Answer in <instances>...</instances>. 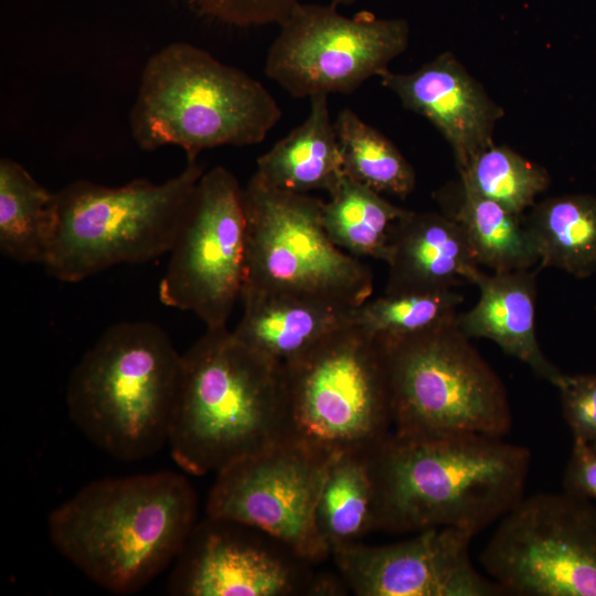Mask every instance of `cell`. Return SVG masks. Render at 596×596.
Masks as SVG:
<instances>
[{"label": "cell", "instance_id": "obj_28", "mask_svg": "<svg viewBox=\"0 0 596 596\" xmlns=\"http://www.w3.org/2000/svg\"><path fill=\"white\" fill-rule=\"evenodd\" d=\"M462 301L455 289L384 292L355 309L354 323L377 339L401 338L454 319Z\"/></svg>", "mask_w": 596, "mask_h": 596}, {"label": "cell", "instance_id": "obj_27", "mask_svg": "<svg viewBox=\"0 0 596 596\" xmlns=\"http://www.w3.org/2000/svg\"><path fill=\"white\" fill-rule=\"evenodd\" d=\"M459 172L462 183L517 214L533 206L550 183L542 167L494 143L478 152Z\"/></svg>", "mask_w": 596, "mask_h": 596}, {"label": "cell", "instance_id": "obj_31", "mask_svg": "<svg viewBox=\"0 0 596 596\" xmlns=\"http://www.w3.org/2000/svg\"><path fill=\"white\" fill-rule=\"evenodd\" d=\"M563 491L596 500V446L573 440L571 456L563 475Z\"/></svg>", "mask_w": 596, "mask_h": 596}, {"label": "cell", "instance_id": "obj_17", "mask_svg": "<svg viewBox=\"0 0 596 596\" xmlns=\"http://www.w3.org/2000/svg\"><path fill=\"white\" fill-rule=\"evenodd\" d=\"M385 294L476 284L482 273L459 224L444 213L407 210L391 231Z\"/></svg>", "mask_w": 596, "mask_h": 596}, {"label": "cell", "instance_id": "obj_26", "mask_svg": "<svg viewBox=\"0 0 596 596\" xmlns=\"http://www.w3.org/2000/svg\"><path fill=\"white\" fill-rule=\"evenodd\" d=\"M334 127L347 178L380 194L405 199L413 192L414 169L387 137L349 107L338 113Z\"/></svg>", "mask_w": 596, "mask_h": 596}, {"label": "cell", "instance_id": "obj_2", "mask_svg": "<svg viewBox=\"0 0 596 596\" xmlns=\"http://www.w3.org/2000/svg\"><path fill=\"white\" fill-rule=\"evenodd\" d=\"M190 481L170 470L104 478L47 518L56 551L99 587L139 592L180 554L196 524Z\"/></svg>", "mask_w": 596, "mask_h": 596}, {"label": "cell", "instance_id": "obj_4", "mask_svg": "<svg viewBox=\"0 0 596 596\" xmlns=\"http://www.w3.org/2000/svg\"><path fill=\"white\" fill-rule=\"evenodd\" d=\"M182 354L159 326L108 327L74 368L66 405L74 425L123 461L152 456L169 440Z\"/></svg>", "mask_w": 596, "mask_h": 596}, {"label": "cell", "instance_id": "obj_12", "mask_svg": "<svg viewBox=\"0 0 596 596\" xmlns=\"http://www.w3.org/2000/svg\"><path fill=\"white\" fill-rule=\"evenodd\" d=\"M159 299L193 312L206 329L226 327L245 281L243 189L224 167L204 171L170 251Z\"/></svg>", "mask_w": 596, "mask_h": 596}, {"label": "cell", "instance_id": "obj_16", "mask_svg": "<svg viewBox=\"0 0 596 596\" xmlns=\"http://www.w3.org/2000/svg\"><path fill=\"white\" fill-rule=\"evenodd\" d=\"M402 105L428 119L450 145L458 169L493 143L492 132L502 109L485 93L450 53L411 73L380 76Z\"/></svg>", "mask_w": 596, "mask_h": 596}, {"label": "cell", "instance_id": "obj_5", "mask_svg": "<svg viewBox=\"0 0 596 596\" xmlns=\"http://www.w3.org/2000/svg\"><path fill=\"white\" fill-rule=\"evenodd\" d=\"M280 119L259 81L202 47L173 42L145 64L129 126L140 149L175 146L198 160L207 149L257 145Z\"/></svg>", "mask_w": 596, "mask_h": 596}, {"label": "cell", "instance_id": "obj_1", "mask_svg": "<svg viewBox=\"0 0 596 596\" xmlns=\"http://www.w3.org/2000/svg\"><path fill=\"white\" fill-rule=\"evenodd\" d=\"M376 531L453 526L475 536L523 497L531 453L503 437L392 434L370 455Z\"/></svg>", "mask_w": 596, "mask_h": 596}, {"label": "cell", "instance_id": "obj_18", "mask_svg": "<svg viewBox=\"0 0 596 596\" xmlns=\"http://www.w3.org/2000/svg\"><path fill=\"white\" fill-rule=\"evenodd\" d=\"M234 336L279 364L299 358L332 332L354 323L358 307L284 292L245 291Z\"/></svg>", "mask_w": 596, "mask_h": 596}, {"label": "cell", "instance_id": "obj_11", "mask_svg": "<svg viewBox=\"0 0 596 596\" xmlns=\"http://www.w3.org/2000/svg\"><path fill=\"white\" fill-rule=\"evenodd\" d=\"M408 40L403 19H380L368 11L349 18L332 3L300 2L279 24L265 74L295 98L352 94L387 71Z\"/></svg>", "mask_w": 596, "mask_h": 596}, {"label": "cell", "instance_id": "obj_30", "mask_svg": "<svg viewBox=\"0 0 596 596\" xmlns=\"http://www.w3.org/2000/svg\"><path fill=\"white\" fill-rule=\"evenodd\" d=\"M201 14L240 26L280 24L301 0H188Z\"/></svg>", "mask_w": 596, "mask_h": 596}, {"label": "cell", "instance_id": "obj_15", "mask_svg": "<svg viewBox=\"0 0 596 596\" xmlns=\"http://www.w3.org/2000/svg\"><path fill=\"white\" fill-rule=\"evenodd\" d=\"M475 535L441 526L408 540L334 550L331 557L348 589L358 596H501L502 588L470 558Z\"/></svg>", "mask_w": 596, "mask_h": 596}, {"label": "cell", "instance_id": "obj_29", "mask_svg": "<svg viewBox=\"0 0 596 596\" xmlns=\"http://www.w3.org/2000/svg\"><path fill=\"white\" fill-rule=\"evenodd\" d=\"M554 386L573 440L596 446V374L562 373Z\"/></svg>", "mask_w": 596, "mask_h": 596}, {"label": "cell", "instance_id": "obj_14", "mask_svg": "<svg viewBox=\"0 0 596 596\" xmlns=\"http://www.w3.org/2000/svg\"><path fill=\"white\" fill-rule=\"evenodd\" d=\"M266 532L206 515L174 561L168 592L177 596L334 595L339 579Z\"/></svg>", "mask_w": 596, "mask_h": 596}, {"label": "cell", "instance_id": "obj_3", "mask_svg": "<svg viewBox=\"0 0 596 596\" xmlns=\"http://www.w3.org/2000/svg\"><path fill=\"white\" fill-rule=\"evenodd\" d=\"M286 403L283 364L227 327L206 329L182 354L171 456L188 473H216L287 439Z\"/></svg>", "mask_w": 596, "mask_h": 596}, {"label": "cell", "instance_id": "obj_8", "mask_svg": "<svg viewBox=\"0 0 596 596\" xmlns=\"http://www.w3.org/2000/svg\"><path fill=\"white\" fill-rule=\"evenodd\" d=\"M456 318L409 336L376 338L386 359L394 433L503 437L511 429L504 384Z\"/></svg>", "mask_w": 596, "mask_h": 596}, {"label": "cell", "instance_id": "obj_10", "mask_svg": "<svg viewBox=\"0 0 596 596\" xmlns=\"http://www.w3.org/2000/svg\"><path fill=\"white\" fill-rule=\"evenodd\" d=\"M480 562L504 595L596 596V505L565 491L523 497Z\"/></svg>", "mask_w": 596, "mask_h": 596}, {"label": "cell", "instance_id": "obj_21", "mask_svg": "<svg viewBox=\"0 0 596 596\" xmlns=\"http://www.w3.org/2000/svg\"><path fill=\"white\" fill-rule=\"evenodd\" d=\"M58 223L57 194L19 162L0 160V249L21 264L44 265Z\"/></svg>", "mask_w": 596, "mask_h": 596}, {"label": "cell", "instance_id": "obj_7", "mask_svg": "<svg viewBox=\"0 0 596 596\" xmlns=\"http://www.w3.org/2000/svg\"><path fill=\"white\" fill-rule=\"evenodd\" d=\"M287 439L333 456L371 453L393 432L380 341L356 323L284 365Z\"/></svg>", "mask_w": 596, "mask_h": 596}, {"label": "cell", "instance_id": "obj_6", "mask_svg": "<svg viewBox=\"0 0 596 596\" xmlns=\"http://www.w3.org/2000/svg\"><path fill=\"white\" fill-rule=\"evenodd\" d=\"M187 161L181 172L161 183L136 179L106 187L79 180L56 192L58 223L46 272L77 283L118 264L170 253L205 171L199 159Z\"/></svg>", "mask_w": 596, "mask_h": 596}, {"label": "cell", "instance_id": "obj_20", "mask_svg": "<svg viewBox=\"0 0 596 596\" xmlns=\"http://www.w3.org/2000/svg\"><path fill=\"white\" fill-rule=\"evenodd\" d=\"M309 100L306 119L257 159L255 173L280 190H323L329 194L345 177L341 150L328 95H315Z\"/></svg>", "mask_w": 596, "mask_h": 596}, {"label": "cell", "instance_id": "obj_25", "mask_svg": "<svg viewBox=\"0 0 596 596\" xmlns=\"http://www.w3.org/2000/svg\"><path fill=\"white\" fill-rule=\"evenodd\" d=\"M406 211L344 177L323 202L322 224L334 245L345 253L387 263L392 227Z\"/></svg>", "mask_w": 596, "mask_h": 596}, {"label": "cell", "instance_id": "obj_13", "mask_svg": "<svg viewBox=\"0 0 596 596\" xmlns=\"http://www.w3.org/2000/svg\"><path fill=\"white\" fill-rule=\"evenodd\" d=\"M332 456L290 439L216 472L206 515L257 528L312 564L330 556L316 528V507Z\"/></svg>", "mask_w": 596, "mask_h": 596}, {"label": "cell", "instance_id": "obj_19", "mask_svg": "<svg viewBox=\"0 0 596 596\" xmlns=\"http://www.w3.org/2000/svg\"><path fill=\"white\" fill-rule=\"evenodd\" d=\"M538 269L481 273L478 302L458 313L456 322L469 338L493 341L500 349L526 364L552 385L562 372L543 354L535 332Z\"/></svg>", "mask_w": 596, "mask_h": 596}, {"label": "cell", "instance_id": "obj_9", "mask_svg": "<svg viewBox=\"0 0 596 596\" xmlns=\"http://www.w3.org/2000/svg\"><path fill=\"white\" fill-rule=\"evenodd\" d=\"M245 291L318 297L353 307L370 299L369 266L338 246L322 224L323 201L277 189L254 173L243 189Z\"/></svg>", "mask_w": 596, "mask_h": 596}, {"label": "cell", "instance_id": "obj_22", "mask_svg": "<svg viewBox=\"0 0 596 596\" xmlns=\"http://www.w3.org/2000/svg\"><path fill=\"white\" fill-rule=\"evenodd\" d=\"M370 453L350 451L333 455L316 507V528L326 549L362 542L376 531L375 489Z\"/></svg>", "mask_w": 596, "mask_h": 596}, {"label": "cell", "instance_id": "obj_24", "mask_svg": "<svg viewBox=\"0 0 596 596\" xmlns=\"http://www.w3.org/2000/svg\"><path fill=\"white\" fill-rule=\"evenodd\" d=\"M458 207L444 214L461 227L479 266L493 272L529 269L539 264L535 246L521 214L487 199L460 181Z\"/></svg>", "mask_w": 596, "mask_h": 596}, {"label": "cell", "instance_id": "obj_23", "mask_svg": "<svg viewBox=\"0 0 596 596\" xmlns=\"http://www.w3.org/2000/svg\"><path fill=\"white\" fill-rule=\"evenodd\" d=\"M540 269L584 279L596 273V196L565 194L535 204L525 220Z\"/></svg>", "mask_w": 596, "mask_h": 596}, {"label": "cell", "instance_id": "obj_32", "mask_svg": "<svg viewBox=\"0 0 596 596\" xmlns=\"http://www.w3.org/2000/svg\"><path fill=\"white\" fill-rule=\"evenodd\" d=\"M355 1H358V0H330V3H332L336 7H338V6H351Z\"/></svg>", "mask_w": 596, "mask_h": 596}]
</instances>
